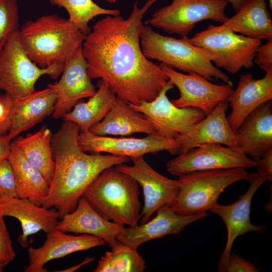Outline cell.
I'll return each instance as SVG.
<instances>
[{"instance_id":"cell-19","label":"cell","mask_w":272,"mask_h":272,"mask_svg":"<svg viewBox=\"0 0 272 272\" xmlns=\"http://www.w3.org/2000/svg\"><path fill=\"white\" fill-rule=\"evenodd\" d=\"M7 216L20 222L22 233L18 241L23 247L29 246V236L40 231L47 233L56 229L60 219L59 214L54 208H46L18 197L0 198V217Z\"/></svg>"},{"instance_id":"cell-42","label":"cell","mask_w":272,"mask_h":272,"mask_svg":"<svg viewBox=\"0 0 272 272\" xmlns=\"http://www.w3.org/2000/svg\"><path fill=\"white\" fill-rule=\"evenodd\" d=\"M7 265V263L0 258V272H2L4 268Z\"/></svg>"},{"instance_id":"cell-28","label":"cell","mask_w":272,"mask_h":272,"mask_svg":"<svg viewBox=\"0 0 272 272\" xmlns=\"http://www.w3.org/2000/svg\"><path fill=\"white\" fill-rule=\"evenodd\" d=\"M97 86V90L87 102H78L63 117L64 121L76 124L80 131L89 130L101 121L116 100L115 94L103 80L100 79Z\"/></svg>"},{"instance_id":"cell-4","label":"cell","mask_w":272,"mask_h":272,"mask_svg":"<svg viewBox=\"0 0 272 272\" xmlns=\"http://www.w3.org/2000/svg\"><path fill=\"white\" fill-rule=\"evenodd\" d=\"M139 184L114 166L102 171L82 196L104 218L123 225H138L141 217Z\"/></svg>"},{"instance_id":"cell-36","label":"cell","mask_w":272,"mask_h":272,"mask_svg":"<svg viewBox=\"0 0 272 272\" xmlns=\"http://www.w3.org/2000/svg\"><path fill=\"white\" fill-rule=\"evenodd\" d=\"M254 62L263 71L272 70V40L260 45L257 49Z\"/></svg>"},{"instance_id":"cell-6","label":"cell","mask_w":272,"mask_h":272,"mask_svg":"<svg viewBox=\"0 0 272 272\" xmlns=\"http://www.w3.org/2000/svg\"><path fill=\"white\" fill-rule=\"evenodd\" d=\"M249 173L244 168L197 171L175 180L179 191L171 206L181 215H191L209 211L222 192L231 184L246 180Z\"/></svg>"},{"instance_id":"cell-33","label":"cell","mask_w":272,"mask_h":272,"mask_svg":"<svg viewBox=\"0 0 272 272\" xmlns=\"http://www.w3.org/2000/svg\"><path fill=\"white\" fill-rule=\"evenodd\" d=\"M18 197L15 174L8 159L0 162V198Z\"/></svg>"},{"instance_id":"cell-13","label":"cell","mask_w":272,"mask_h":272,"mask_svg":"<svg viewBox=\"0 0 272 272\" xmlns=\"http://www.w3.org/2000/svg\"><path fill=\"white\" fill-rule=\"evenodd\" d=\"M78 142L85 152L106 153L126 157L130 160L163 151L175 155L178 153L179 148L175 140L168 139L159 134L147 135L142 138H117L96 135L89 130L80 131Z\"/></svg>"},{"instance_id":"cell-5","label":"cell","mask_w":272,"mask_h":272,"mask_svg":"<svg viewBox=\"0 0 272 272\" xmlns=\"http://www.w3.org/2000/svg\"><path fill=\"white\" fill-rule=\"evenodd\" d=\"M141 46L149 59L157 60L172 69L195 73L208 80H220L232 84L229 77L214 65L212 56L205 49L192 44L187 36L177 39L164 36L145 25Z\"/></svg>"},{"instance_id":"cell-21","label":"cell","mask_w":272,"mask_h":272,"mask_svg":"<svg viewBox=\"0 0 272 272\" xmlns=\"http://www.w3.org/2000/svg\"><path fill=\"white\" fill-rule=\"evenodd\" d=\"M271 99L272 70L265 71L264 76L259 79L251 74L242 75L228 99L231 112L227 118L233 131H237L252 111Z\"/></svg>"},{"instance_id":"cell-22","label":"cell","mask_w":272,"mask_h":272,"mask_svg":"<svg viewBox=\"0 0 272 272\" xmlns=\"http://www.w3.org/2000/svg\"><path fill=\"white\" fill-rule=\"evenodd\" d=\"M56 229L67 233L91 235L102 239L113 249L121 243L117 236L124 226L106 220L81 196L75 209L64 215Z\"/></svg>"},{"instance_id":"cell-32","label":"cell","mask_w":272,"mask_h":272,"mask_svg":"<svg viewBox=\"0 0 272 272\" xmlns=\"http://www.w3.org/2000/svg\"><path fill=\"white\" fill-rule=\"evenodd\" d=\"M19 29L17 0H0V52Z\"/></svg>"},{"instance_id":"cell-30","label":"cell","mask_w":272,"mask_h":272,"mask_svg":"<svg viewBox=\"0 0 272 272\" xmlns=\"http://www.w3.org/2000/svg\"><path fill=\"white\" fill-rule=\"evenodd\" d=\"M48 1L52 5L64 9L69 15L68 20L86 35L91 31L89 23L94 18L99 15H120L118 10L103 8L93 0Z\"/></svg>"},{"instance_id":"cell-38","label":"cell","mask_w":272,"mask_h":272,"mask_svg":"<svg viewBox=\"0 0 272 272\" xmlns=\"http://www.w3.org/2000/svg\"><path fill=\"white\" fill-rule=\"evenodd\" d=\"M257 170L262 171L272 177V149L265 152L260 158L254 160Z\"/></svg>"},{"instance_id":"cell-16","label":"cell","mask_w":272,"mask_h":272,"mask_svg":"<svg viewBox=\"0 0 272 272\" xmlns=\"http://www.w3.org/2000/svg\"><path fill=\"white\" fill-rule=\"evenodd\" d=\"M61 75L58 82L48 85L56 96L52 114L54 119L63 117L80 100L92 96L96 91L88 73L82 47L65 64Z\"/></svg>"},{"instance_id":"cell-12","label":"cell","mask_w":272,"mask_h":272,"mask_svg":"<svg viewBox=\"0 0 272 272\" xmlns=\"http://www.w3.org/2000/svg\"><path fill=\"white\" fill-rule=\"evenodd\" d=\"M168 81L179 90V97L171 101L177 107H193L201 110L205 116L221 103L228 102L233 91L232 84L211 83L195 73L185 74L163 63L159 65Z\"/></svg>"},{"instance_id":"cell-26","label":"cell","mask_w":272,"mask_h":272,"mask_svg":"<svg viewBox=\"0 0 272 272\" xmlns=\"http://www.w3.org/2000/svg\"><path fill=\"white\" fill-rule=\"evenodd\" d=\"M223 24L233 32L258 40H272V21L265 0H247Z\"/></svg>"},{"instance_id":"cell-44","label":"cell","mask_w":272,"mask_h":272,"mask_svg":"<svg viewBox=\"0 0 272 272\" xmlns=\"http://www.w3.org/2000/svg\"><path fill=\"white\" fill-rule=\"evenodd\" d=\"M109 3H115L117 2L118 0H105Z\"/></svg>"},{"instance_id":"cell-3","label":"cell","mask_w":272,"mask_h":272,"mask_svg":"<svg viewBox=\"0 0 272 272\" xmlns=\"http://www.w3.org/2000/svg\"><path fill=\"white\" fill-rule=\"evenodd\" d=\"M86 36L68 19L55 14L28 21L19 30L25 52L42 68L56 65L63 69L82 47Z\"/></svg>"},{"instance_id":"cell-23","label":"cell","mask_w":272,"mask_h":272,"mask_svg":"<svg viewBox=\"0 0 272 272\" xmlns=\"http://www.w3.org/2000/svg\"><path fill=\"white\" fill-rule=\"evenodd\" d=\"M235 133L237 146L253 160L272 149L271 100L248 115Z\"/></svg>"},{"instance_id":"cell-18","label":"cell","mask_w":272,"mask_h":272,"mask_svg":"<svg viewBox=\"0 0 272 272\" xmlns=\"http://www.w3.org/2000/svg\"><path fill=\"white\" fill-rule=\"evenodd\" d=\"M105 244L102 239L93 235H73L56 228L46 233V240L42 246L28 248L29 263L24 270L25 272H47L44 266L50 260Z\"/></svg>"},{"instance_id":"cell-24","label":"cell","mask_w":272,"mask_h":272,"mask_svg":"<svg viewBox=\"0 0 272 272\" xmlns=\"http://www.w3.org/2000/svg\"><path fill=\"white\" fill-rule=\"evenodd\" d=\"M98 135L127 137L134 133L158 134L152 123L129 104L116 97L110 109L89 129Z\"/></svg>"},{"instance_id":"cell-40","label":"cell","mask_w":272,"mask_h":272,"mask_svg":"<svg viewBox=\"0 0 272 272\" xmlns=\"http://www.w3.org/2000/svg\"><path fill=\"white\" fill-rule=\"evenodd\" d=\"M94 259V257H86V258L84 259V260L82 261V262H81V263H80V264H78L77 265L67 268H66L65 269H63V270H57V271H62H62L63 272H72V271H74L76 270H77V269L79 268L80 267L82 266L83 265L88 263L89 262H91V261H93Z\"/></svg>"},{"instance_id":"cell-25","label":"cell","mask_w":272,"mask_h":272,"mask_svg":"<svg viewBox=\"0 0 272 272\" xmlns=\"http://www.w3.org/2000/svg\"><path fill=\"white\" fill-rule=\"evenodd\" d=\"M56 100L54 91L47 87L14 101L9 137L13 139L52 114Z\"/></svg>"},{"instance_id":"cell-2","label":"cell","mask_w":272,"mask_h":272,"mask_svg":"<svg viewBox=\"0 0 272 272\" xmlns=\"http://www.w3.org/2000/svg\"><path fill=\"white\" fill-rule=\"evenodd\" d=\"M80 131L76 124L64 121L52 137L54 170L42 206L56 209L60 219L75 209L85 190L102 171L130 160L109 154H87L79 144Z\"/></svg>"},{"instance_id":"cell-9","label":"cell","mask_w":272,"mask_h":272,"mask_svg":"<svg viewBox=\"0 0 272 272\" xmlns=\"http://www.w3.org/2000/svg\"><path fill=\"white\" fill-rule=\"evenodd\" d=\"M227 4L225 0H172L171 4L157 10L145 25L187 36L200 21L225 23L228 18L225 13Z\"/></svg>"},{"instance_id":"cell-27","label":"cell","mask_w":272,"mask_h":272,"mask_svg":"<svg viewBox=\"0 0 272 272\" xmlns=\"http://www.w3.org/2000/svg\"><path fill=\"white\" fill-rule=\"evenodd\" d=\"M8 159L15 174L18 197L27 198L42 206L48 194L49 185L42 173L28 162L12 142Z\"/></svg>"},{"instance_id":"cell-34","label":"cell","mask_w":272,"mask_h":272,"mask_svg":"<svg viewBox=\"0 0 272 272\" xmlns=\"http://www.w3.org/2000/svg\"><path fill=\"white\" fill-rule=\"evenodd\" d=\"M16 257V252L12 245L4 217H0V258L8 264Z\"/></svg>"},{"instance_id":"cell-11","label":"cell","mask_w":272,"mask_h":272,"mask_svg":"<svg viewBox=\"0 0 272 272\" xmlns=\"http://www.w3.org/2000/svg\"><path fill=\"white\" fill-rule=\"evenodd\" d=\"M174 86L168 81L154 100L144 101L137 105L129 104L152 123L158 134L170 140H175L187 133L205 117L199 109L174 105L167 96V93Z\"/></svg>"},{"instance_id":"cell-20","label":"cell","mask_w":272,"mask_h":272,"mask_svg":"<svg viewBox=\"0 0 272 272\" xmlns=\"http://www.w3.org/2000/svg\"><path fill=\"white\" fill-rule=\"evenodd\" d=\"M228 105V102L220 103L203 119L194 124L187 133L175 139L179 146L178 154L202 145L237 146L236 133L231 127L226 115Z\"/></svg>"},{"instance_id":"cell-37","label":"cell","mask_w":272,"mask_h":272,"mask_svg":"<svg viewBox=\"0 0 272 272\" xmlns=\"http://www.w3.org/2000/svg\"><path fill=\"white\" fill-rule=\"evenodd\" d=\"M225 271L227 272H257L258 269L250 262L231 252Z\"/></svg>"},{"instance_id":"cell-10","label":"cell","mask_w":272,"mask_h":272,"mask_svg":"<svg viewBox=\"0 0 272 272\" xmlns=\"http://www.w3.org/2000/svg\"><path fill=\"white\" fill-rule=\"evenodd\" d=\"M256 167L255 162L240 147L220 144L197 146L166 163L167 171L178 177L197 171Z\"/></svg>"},{"instance_id":"cell-31","label":"cell","mask_w":272,"mask_h":272,"mask_svg":"<svg viewBox=\"0 0 272 272\" xmlns=\"http://www.w3.org/2000/svg\"><path fill=\"white\" fill-rule=\"evenodd\" d=\"M106 251L98 260L95 272H143L146 262L137 249L121 243Z\"/></svg>"},{"instance_id":"cell-39","label":"cell","mask_w":272,"mask_h":272,"mask_svg":"<svg viewBox=\"0 0 272 272\" xmlns=\"http://www.w3.org/2000/svg\"><path fill=\"white\" fill-rule=\"evenodd\" d=\"M11 139L7 134H0V162L8 159L11 150Z\"/></svg>"},{"instance_id":"cell-17","label":"cell","mask_w":272,"mask_h":272,"mask_svg":"<svg viewBox=\"0 0 272 272\" xmlns=\"http://www.w3.org/2000/svg\"><path fill=\"white\" fill-rule=\"evenodd\" d=\"M208 213L181 215L177 214L171 205H165L157 211L151 221L134 226L124 228L117 236L121 243L133 249L152 240L168 235L179 234L189 224L205 218Z\"/></svg>"},{"instance_id":"cell-8","label":"cell","mask_w":272,"mask_h":272,"mask_svg":"<svg viewBox=\"0 0 272 272\" xmlns=\"http://www.w3.org/2000/svg\"><path fill=\"white\" fill-rule=\"evenodd\" d=\"M62 70L56 65L42 68L33 62L21 44L18 31L0 52V90L15 101L36 91V83L41 76L55 79Z\"/></svg>"},{"instance_id":"cell-14","label":"cell","mask_w":272,"mask_h":272,"mask_svg":"<svg viewBox=\"0 0 272 272\" xmlns=\"http://www.w3.org/2000/svg\"><path fill=\"white\" fill-rule=\"evenodd\" d=\"M271 180L272 177L260 171L249 173L246 180L249 182V187L238 200L227 205H221L217 202L210 209V211L221 218L227 230V242L219 262L218 271H225L233 244L238 236L249 232L261 233L263 231V226L251 223L250 207L252 197L256 190L263 183Z\"/></svg>"},{"instance_id":"cell-35","label":"cell","mask_w":272,"mask_h":272,"mask_svg":"<svg viewBox=\"0 0 272 272\" xmlns=\"http://www.w3.org/2000/svg\"><path fill=\"white\" fill-rule=\"evenodd\" d=\"M14 104L6 94L0 95V134H7L10 130Z\"/></svg>"},{"instance_id":"cell-43","label":"cell","mask_w":272,"mask_h":272,"mask_svg":"<svg viewBox=\"0 0 272 272\" xmlns=\"http://www.w3.org/2000/svg\"><path fill=\"white\" fill-rule=\"evenodd\" d=\"M268 7L270 9V10L272 9V0H268Z\"/></svg>"},{"instance_id":"cell-15","label":"cell","mask_w":272,"mask_h":272,"mask_svg":"<svg viewBox=\"0 0 272 272\" xmlns=\"http://www.w3.org/2000/svg\"><path fill=\"white\" fill-rule=\"evenodd\" d=\"M130 160L132 165L124 163L114 167L133 178L143 188L144 205L140 220L142 224L149 221L152 215L162 207L172 206L176 199L179 189L175 180L157 172L144 157Z\"/></svg>"},{"instance_id":"cell-41","label":"cell","mask_w":272,"mask_h":272,"mask_svg":"<svg viewBox=\"0 0 272 272\" xmlns=\"http://www.w3.org/2000/svg\"><path fill=\"white\" fill-rule=\"evenodd\" d=\"M230 3L232 5L233 9L237 12L239 11L242 6L247 1V0H225Z\"/></svg>"},{"instance_id":"cell-1","label":"cell","mask_w":272,"mask_h":272,"mask_svg":"<svg viewBox=\"0 0 272 272\" xmlns=\"http://www.w3.org/2000/svg\"><path fill=\"white\" fill-rule=\"evenodd\" d=\"M158 1L141 8L135 2L126 19L107 16L98 21L82 46L90 79L103 80L117 98L134 105L154 100L168 81L160 65L144 55L140 42L144 16Z\"/></svg>"},{"instance_id":"cell-7","label":"cell","mask_w":272,"mask_h":272,"mask_svg":"<svg viewBox=\"0 0 272 272\" xmlns=\"http://www.w3.org/2000/svg\"><path fill=\"white\" fill-rule=\"evenodd\" d=\"M189 40L206 50L212 56L215 66L232 74L243 67H253L256 52L261 44V40L235 33L223 24L209 25Z\"/></svg>"},{"instance_id":"cell-29","label":"cell","mask_w":272,"mask_h":272,"mask_svg":"<svg viewBox=\"0 0 272 272\" xmlns=\"http://www.w3.org/2000/svg\"><path fill=\"white\" fill-rule=\"evenodd\" d=\"M52 133L46 126L25 137H19L12 143L24 157L43 174L50 185L54 173V160L51 148Z\"/></svg>"}]
</instances>
